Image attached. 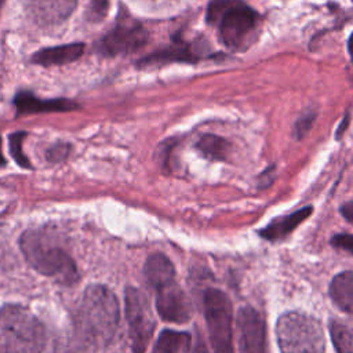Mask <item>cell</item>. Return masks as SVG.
<instances>
[{
  "label": "cell",
  "mask_w": 353,
  "mask_h": 353,
  "mask_svg": "<svg viewBox=\"0 0 353 353\" xmlns=\"http://www.w3.org/2000/svg\"><path fill=\"white\" fill-rule=\"evenodd\" d=\"M120 309L116 295L105 285H88L73 320V331L95 347L108 345L119 327Z\"/></svg>",
  "instance_id": "obj_1"
},
{
  "label": "cell",
  "mask_w": 353,
  "mask_h": 353,
  "mask_svg": "<svg viewBox=\"0 0 353 353\" xmlns=\"http://www.w3.org/2000/svg\"><path fill=\"white\" fill-rule=\"evenodd\" d=\"M149 284L156 292V309L165 321L182 324L192 317V302L175 279V268L161 252L152 254L143 268Z\"/></svg>",
  "instance_id": "obj_2"
},
{
  "label": "cell",
  "mask_w": 353,
  "mask_h": 353,
  "mask_svg": "<svg viewBox=\"0 0 353 353\" xmlns=\"http://www.w3.org/2000/svg\"><path fill=\"white\" fill-rule=\"evenodd\" d=\"M19 247L26 262L40 274L54 277L66 285L77 281L79 273L74 261L46 232L36 229L23 232Z\"/></svg>",
  "instance_id": "obj_3"
},
{
  "label": "cell",
  "mask_w": 353,
  "mask_h": 353,
  "mask_svg": "<svg viewBox=\"0 0 353 353\" xmlns=\"http://www.w3.org/2000/svg\"><path fill=\"white\" fill-rule=\"evenodd\" d=\"M205 19L216 28L225 47L239 50L254 37L259 14L243 0H212L207 7Z\"/></svg>",
  "instance_id": "obj_4"
},
{
  "label": "cell",
  "mask_w": 353,
  "mask_h": 353,
  "mask_svg": "<svg viewBox=\"0 0 353 353\" xmlns=\"http://www.w3.org/2000/svg\"><path fill=\"white\" fill-rule=\"evenodd\" d=\"M0 339L12 353H41L46 331L32 312L11 303L0 309Z\"/></svg>",
  "instance_id": "obj_5"
},
{
  "label": "cell",
  "mask_w": 353,
  "mask_h": 353,
  "mask_svg": "<svg viewBox=\"0 0 353 353\" xmlns=\"http://www.w3.org/2000/svg\"><path fill=\"white\" fill-rule=\"evenodd\" d=\"M276 336L281 353H324L325 339L317 319L299 312L279 317Z\"/></svg>",
  "instance_id": "obj_6"
},
{
  "label": "cell",
  "mask_w": 353,
  "mask_h": 353,
  "mask_svg": "<svg viewBox=\"0 0 353 353\" xmlns=\"http://www.w3.org/2000/svg\"><path fill=\"white\" fill-rule=\"evenodd\" d=\"M204 316L212 353H234L233 306L223 291L216 288L205 290Z\"/></svg>",
  "instance_id": "obj_7"
},
{
  "label": "cell",
  "mask_w": 353,
  "mask_h": 353,
  "mask_svg": "<svg viewBox=\"0 0 353 353\" xmlns=\"http://www.w3.org/2000/svg\"><path fill=\"white\" fill-rule=\"evenodd\" d=\"M125 319L134 353H145L156 327V320L148 296L135 287H127L124 294Z\"/></svg>",
  "instance_id": "obj_8"
},
{
  "label": "cell",
  "mask_w": 353,
  "mask_h": 353,
  "mask_svg": "<svg viewBox=\"0 0 353 353\" xmlns=\"http://www.w3.org/2000/svg\"><path fill=\"white\" fill-rule=\"evenodd\" d=\"M149 33L143 25L128 14H119L117 22L99 43V51L106 57L127 55L145 47Z\"/></svg>",
  "instance_id": "obj_9"
},
{
  "label": "cell",
  "mask_w": 353,
  "mask_h": 353,
  "mask_svg": "<svg viewBox=\"0 0 353 353\" xmlns=\"http://www.w3.org/2000/svg\"><path fill=\"white\" fill-rule=\"evenodd\" d=\"M210 47L203 43L201 40L196 41H186L181 36H174L172 43L161 50H157L152 54L142 57L137 62L138 69H148V68H159L172 62H189L194 63L200 59L211 58Z\"/></svg>",
  "instance_id": "obj_10"
},
{
  "label": "cell",
  "mask_w": 353,
  "mask_h": 353,
  "mask_svg": "<svg viewBox=\"0 0 353 353\" xmlns=\"http://www.w3.org/2000/svg\"><path fill=\"white\" fill-rule=\"evenodd\" d=\"M236 325L240 353H266V327L258 310L243 306L237 313Z\"/></svg>",
  "instance_id": "obj_11"
},
{
  "label": "cell",
  "mask_w": 353,
  "mask_h": 353,
  "mask_svg": "<svg viewBox=\"0 0 353 353\" xmlns=\"http://www.w3.org/2000/svg\"><path fill=\"white\" fill-rule=\"evenodd\" d=\"M17 116L40 114V113H62L79 109V103L68 98H39L29 91H19L14 97Z\"/></svg>",
  "instance_id": "obj_12"
},
{
  "label": "cell",
  "mask_w": 353,
  "mask_h": 353,
  "mask_svg": "<svg viewBox=\"0 0 353 353\" xmlns=\"http://www.w3.org/2000/svg\"><path fill=\"white\" fill-rule=\"evenodd\" d=\"M29 15L43 26L65 22L77 6V0H28Z\"/></svg>",
  "instance_id": "obj_13"
},
{
  "label": "cell",
  "mask_w": 353,
  "mask_h": 353,
  "mask_svg": "<svg viewBox=\"0 0 353 353\" xmlns=\"http://www.w3.org/2000/svg\"><path fill=\"white\" fill-rule=\"evenodd\" d=\"M313 211V207L307 205L303 208H299L295 212H291L288 215L277 216L270 223H268L263 229L258 232V234L268 240V241H277L285 239L288 234H291L305 219L310 216Z\"/></svg>",
  "instance_id": "obj_14"
},
{
  "label": "cell",
  "mask_w": 353,
  "mask_h": 353,
  "mask_svg": "<svg viewBox=\"0 0 353 353\" xmlns=\"http://www.w3.org/2000/svg\"><path fill=\"white\" fill-rule=\"evenodd\" d=\"M84 52L83 43H70L55 47L40 48L32 55V62L41 66H54V65H66L81 58Z\"/></svg>",
  "instance_id": "obj_15"
},
{
  "label": "cell",
  "mask_w": 353,
  "mask_h": 353,
  "mask_svg": "<svg viewBox=\"0 0 353 353\" xmlns=\"http://www.w3.org/2000/svg\"><path fill=\"white\" fill-rule=\"evenodd\" d=\"M328 292L336 307L353 314V270L338 273L332 279Z\"/></svg>",
  "instance_id": "obj_16"
},
{
  "label": "cell",
  "mask_w": 353,
  "mask_h": 353,
  "mask_svg": "<svg viewBox=\"0 0 353 353\" xmlns=\"http://www.w3.org/2000/svg\"><path fill=\"white\" fill-rule=\"evenodd\" d=\"M192 335L185 331L164 330L159 335L152 353H189Z\"/></svg>",
  "instance_id": "obj_17"
},
{
  "label": "cell",
  "mask_w": 353,
  "mask_h": 353,
  "mask_svg": "<svg viewBox=\"0 0 353 353\" xmlns=\"http://www.w3.org/2000/svg\"><path fill=\"white\" fill-rule=\"evenodd\" d=\"M196 149L210 160H225L230 150V143L215 134H205L196 142Z\"/></svg>",
  "instance_id": "obj_18"
},
{
  "label": "cell",
  "mask_w": 353,
  "mask_h": 353,
  "mask_svg": "<svg viewBox=\"0 0 353 353\" xmlns=\"http://www.w3.org/2000/svg\"><path fill=\"white\" fill-rule=\"evenodd\" d=\"M330 335L336 353H353V325L331 321Z\"/></svg>",
  "instance_id": "obj_19"
},
{
  "label": "cell",
  "mask_w": 353,
  "mask_h": 353,
  "mask_svg": "<svg viewBox=\"0 0 353 353\" xmlns=\"http://www.w3.org/2000/svg\"><path fill=\"white\" fill-rule=\"evenodd\" d=\"M97 347L84 336L72 331L63 341L58 343L57 353H94Z\"/></svg>",
  "instance_id": "obj_20"
},
{
  "label": "cell",
  "mask_w": 353,
  "mask_h": 353,
  "mask_svg": "<svg viewBox=\"0 0 353 353\" xmlns=\"http://www.w3.org/2000/svg\"><path fill=\"white\" fill-rule=\"evenodd\" d=\"M25 137H26V132L25 131H17V132H12L10 134L8 137V146H10V153L14 159V161L22 167V168H26V170H30L32 168V164L28 159V156L25 154L23 152V141H25Z\"/></svg>",
  "instance_id": "obj_21"
},
{
  "label": "cell",
  "mask_w": 353,
  "mask_h": 353,
  "mask_svg": "<svg viewBox=\"0 0 353 353\" xmlns=\"http://www.w3.org/2000/svg\"><path fill=\"white\" fill-rule=\"evenodd\" d=\"M316 120V110L313 109H307L305 113H302L298 120L294 123L292 127V135L295 139H302L312 128L313 123Z\"/></svg>",
  "instance_id": "obj_22"
},
{
  "label": "cell",
  "mask_w": 353,
  "mask_h": 353,
  "mask_svg": "<svg viewBox=\"0 0 353 353\" xmlns=\"http://www.w3.org/2000/svg\"><path fill=\"white\" fill-rule=\"evenodd\" d=\"M69 153H70V145L65 142H58L47 149L46 157L52 163H58V161L66 160Z\"/></svg>",
  "instance_id": "obj_23"
},
{
  "label": "cell",
  "mask_w": 353,
  "mask_h": 353,
  "mask_svg": "<svg viewBox=\"0 0 353 353\" xmlns=\"http://www.w3.org/2000/svg\"><path fill=\"white\" fill-rule=\"evenodd\" d=\"M331 245L343 251H347L353 255V234L339 233L331 237Z\"/></svg>",
  "instance_id": "obj_24"
},
{
  "label": "cell",
  "mask_w": 353,
  "mask_h": 353,
  "mask_svg": "<svg viewBox=\"0 0 353 353\" xmlns=\"http://www.w3.org/2000/svg\"><path fill=\"white\" fill-rule=\"evenodd\" d=\"M109 0H90V15L94 19H102L106 15Z\"/></svg>",
  "instance_id": "obj_25"
},
{
  "label": "cell",
  "mask_w": 353,
  "mask_h": 353,
  "mask_svg": "<svg viewBox=\"0 0 353 353\" xmlns=\"http://www.w3.org/2000/svg\"><path fill=\"white\" fill-rule=\"evenodd\" d=\"M274 165L266 168L261 175H259V183H258V188L259 189H266L272 185V182L274 181V175H276V171H274Z\"/></svg>",
  "instance_id": "obj_26"
},
{
  "label": "cell",
  "mask_w": 353,
  "mask_h": 353,
  "mask_svg": "<svg viewBox=\"0 0 353 353\" xmlns=\"http://www.w3.org/2000/svg\"><path fill=\"white\" fill-rule=\"evenodd\" d=\"M339 211H341L342 216H343L346 221H349V222L353 223V201H349V203L342 204L341 208H339Z\"/></svg>",
  "instance_id": "obj_27"
},
{
  "label": "cell",
  "mask_w": 353,
  "mask_h": 353,
  "mask_svg": "<svg viewBox=\"0 0 353 353\" xmlns=\"http://www.w3.org/2000/svg\"><path fill=\"white\" fill-rule=\"evenodd\" d=\"M349 120H350V113H346L345 117H343V120L341 121V124H339L338 128H336V132H335L336 139H341V137H342L343 132L346 131V128H347V125H349Z\"/></svg>",
  "instance_id": "obj_28"
},
{
  "label": "cell",
  "mask_w": 353,
  "mask_h": 353,
  "mask_svg": "<svg viewBox=\"0 0 353 353\" xmlns=\"http://www.w3.org/2000/svg\"><path fill=\"white\" fill-rule=\"evenodd\" d=\"M192 353H208L207 346L204 345V342H203L200 335H197V339H196V343H194V347H193Z\"/></svg>",
  "instance_id": "obj_29"
},
{
  "label": "cell",
  "mask_w": 353,
  "mask_h": 353,
  "mask_svg": "<svg viewBox=\"0 0 353 353\" xmlns=\"http://www.w3.org/2000/svg\"><path fill=\"white\" fill-rule=\"evenodd\" d=\"M347 52L350 55V59L353 61V32H352V34L349 36V40H347Z\"/></svg>",
  "instance_id": "obj_30"
},
{
  "label": "cell",
  "mask_w": 353,
  "mask_h": 353,
  "mask_svg": "<svg viewBox=\"0 0 353 353\" xmlns=\"http://www.w3.org/2000/svg\"><path fill=\"white\" fill-rule=\"evenodd\" d=\"M0 353H12L10 349H8V346L0 339Z\"/></svg>",
  "instance_id": "obj_31"
},
{
  "label": "cell",
  "mask_w": 353,
  "mask_h": 353,
  "mask_svg": "<svg viewBox=\"0 0 353 353\" xmlns=\"http://www.w3.org/2000/svg\"><path fill=\"white\" fill-rule=\"evenodd\" d=\"M6 159H4V156H3V152H1V138H0V167H3V165H6Z\"/></svg>",
  "instance_id": "obj_32"
},
{
  "label": "cell",
  "mask_w": 353,
  "mask_h": 353,
  "mask_svg": "<svg viewBox=\"0 0 353 353\" xmlns=\"http://www.w3.org/2000/svg\"><path fill=\"white\" fill-rule=\"evenodd\" d=\"M4 1H6V0H0V10H1V7H3V4H4Z\"/></svg>",
  "instance_id": "obj_33"
}]
</instances>
